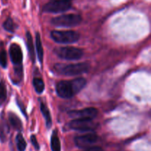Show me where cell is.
<instances>
[{
	"mask_svg": "<svg viewBox=\"0 0 151 151\" xmlns=\"http://www.w3.org/2000/svg\"><path fill=\"white\" fill-rule=\"evenodd\" d=\"M86 85V80L83 78H75L71 81H62L56 85V92L61 98L69 99L82 91Z\"/></svg>",
	"mask_w": 151,
	"mask_h": 151,
	"instance_id": "1",
	"label": "cell"
},
{
	"mask_svg": "<svg viewBox=\"0 0 151 151\" xmlns=\"http://www.w3.org/2000/svg\"><path fill=\"white\" fill-rule=\"evenodd\" d=\"M90 69V64L88 63H72V64H64V63H57L55 65L54 70L56 73L66 76H75L88 72Z\"/></svg>",
	"mask_w": 151,
	"mask_h": 151,
	"instance_id": "2",
	"label": "cell"
},
{
	"mask_svg": "<svg viewBox=\"0 0 151 151\" xmlns=\"http://www.w3.org/2000/svg\"><path fill=\"white\" fill-rule=\"evenodd\" d=\"M82 22V17L78 14H64L53 18L51 23L60 27H73L79 25Z\"/></svg>",
	"mask_w": 151,
	"mask_h": 151,
	"instance_id": "3",
	"label": "cell"
},
{
	"mask_svg": "<svg viewBox=\"0 0 151 151\" xmlns=\"http://www.w3.org/2000/svg\"><path fill=\"white\" fill-rule=\"evenodd\" d=\"M50 36L53 41L58 44H73L79 40L80 34L72 30H53L50 32Z\"/></svg>",
	"mask_w": 151,
	"mask_h": 151,
	"instance_id": "4",
	"label": "cell"
},
{
	"mask_svg": "<svg viewBox=\"0 0 151 151\" xmlns=\"http://www.w3.org/2000/svg\"><path fill=\"white\" fill-rule=\"evenodd\" d=\"M55 53L61 59L68 60H79L83 55V50L73 47H59L55 50Z\"/></svg>",
	"mask_w": 151,
	"mask_h": 151,
	"instance_id": "5",
	"label": "cell"
},
{
	"mask_svg": "<svg viewBox=\"0 0 151 151\" xmlns=\"http://www.w3.org/2000/svg\"><path fill=\"white\" fill-rule=\"evenodd\" d=\"M72 7V3L67 0H52L43 7V10L47 13H63Z\"/></svg>",
	"mask_w": 151,
	"mask_h": 151,
	"instance_id": "6",
	"label": "cell"
},
{
	"mask_svg": "<svg viewBox=\"0 0 151 151\" xmlns=\"http://www.w3.org/2000/svg\"><path fill=\"white\" fill-rule=\"evenodd\" d=\"M69 128L79 131H93L99 126L91 119H74L69 123Z\"/></svg>",
	"mask_w": 151,
	"mask_h": 151,
	"instance_id": "7",
	"label": "cell"
},
{
	"mask_svg": "<svg viewBox=\"0 0 151 151\" xmlns=\"http://www.w3.org/2000/svg\"><path fill=\"white\" fill-rule=\"evenodd\" d=\"M98 114V111L94 108H87L81 110H72L68 112V115L75 119H91Z\"/></svg>",
	"mask_w": 151,
	"mask_h": 151,
	"instance_id": "8",
	"label": "cell"
},
{
	"mask_svg": "<svg viewBox=\"0 0 151 151\" xmlns=\"http://www.w3.org/2000/svg\"><path fill=\"white\" fill-rule=\"evenodd\" d=\"M98 139L97 134L94 133L85 134V135L77 136L74 139L75 145L81 149H86L96 143Z\"/></svg>",
	"mask_w": 151,
	"mask_h": 151,
	"instance_id": "9",
	"label": "cell"
},
{
	"mask_svg": "<svg viewBox=\"0 0 151 151\" xmlns=\"http://www.w3.org/2000/svg\"><path fill=\"white\" fill-rule=\"evenodd\" d=\"M10 60L15 66H21L22 65L23 60V53L20 46L17 44H12L9 49Z\"/></svg>",
	"mask_w": 151,
	"mask_h": 151,
	"instance_id": "10",
	"label": "cell"
},
{
	"mask_svg": "<svg viewBox=\"0 0 151 151\" xmlns=\"http://www.w3.org/2000/svg\"><path fill=\"white\" fill-rule=\"evenodd\" d=\"M40 109H41V113H42L43 116H44V119H45L46 126H47L48 129H50L52 126V123L50 110H49L47 105L45 103H42V102H41V103H40Z\"/></svg>",
	"mask_w": 151,
	"mask_h": 151,
	"instance_id": "11",
	"label": "cell"
},
{
	"mask_svg": "<svg viewBox=\"0 0 151 151\" xmlns=\"http://www.w3.org/2000/svg\"><path fill=\"white\" fill-rule=\"evenodd\" d=\"M27 38V47L28 52H29V55L30 58V60L32 63H35V49H34V44L32 37L31 33L27 31L26 32Z\"/></svg>",
	"mask_w": 151,
	"mask_h": 151,
	"instance_id": "12",
	"label": "cell"
},
{
	"mask_svg": "<svg viewBox=\"0 0 151 151\" xmlns=\"http://www.w3.org/2000/svg\"><path fill=\"white\" fill-rule=\"evenodd\" d=\"M8 119L10 124L15 130H16V131H22V122L17 115H16L13 112H10L8 114Z\"/></svg>",
	"mask_w": 151,
	"mask_h": 151,
	"instance_id": "13",
	"label": "cell"
},
{
	"mask_svg": "<svg viewBox=\"0 0 151 151\" xmlns=\"http://www.w3.org/2000/svg\"><path fill=\"white\" fill-rule=\"evenodd\" d=\"M35 47H36L38 59L40 63H41V64H42L43 60H44V50H43L41 35H40L39 32H36V35H35Z\"/></svg>",
	"mask_w": 151,
	"mask_h": 151,
	"instance_id": "14",
	"label": "cell"
},
{
	"mask_svg": "<svg viewBox=\"0 0 151 151\" xmlns=\"http://www.w3.org/2000/svg\"><path fill=\"white\" fill-rule=\"evenodd\" d=\"M50 146L52 151H61L60 139L58 137L57 130H54L50 139Z\"/></svg>",
	"mask_w": 151,
	"mask_h": 151,
	"instance_id": "15",
	"label": "cell"
},
{
	"mask_svg": "<svg viewBox=\"0 0 151 151\" xmlns=\"http://www.w3.org/2000/svg\"><path fill=\"white\" fill-rule=\"evenodd\" d=\"M10 132V127L4 119L0 123V140L1 142H4L7 140V134Z\"/></svg>",
	"mask_w": 151,
	"mask_h": 151,
	"instance_id": "16",
	"label": "cell"
},
{
	"mask_svg": "<svg viewBox=\"0 0 151 151\" xmlns=\"http://www.w3.org/2000/svg\"><path fill=\"white\" fill-rule=\"evenodd\" d=\"M32 85H33L35 91L38 94H42L43 91L45 89V85L42 79L39 78H34L32 80Z\"/></svg>",
	"mask_w": 151,
	"mask_h": 151,
	"instance_id": "17",
	"label": "cell"
},
{
	"mask_svg": "<svg viewBox=\"0 0 151 151\" xmlns=\"http://www.w3.org/2000/svg\"><path fill=\"white\" fill-rule=\"evenodd\" d=\"M16 147L19 151H25L27 147V142L22 134H18L16 137Z\"/></svg>",
	"mask_w": 151,
	"mask_h": 151,
	"instance_id": "18",
	"label": "cell"
},
{
	"mask_svg": "<svg viewBox=\"0 0 151 151\" xmlns=\"http://www.w3.org/2000/svg\"><path fill=\"white\" fill-rule=\"evenodd\" d=\"M13 81L14 83L18 84L23 78V68L22 65L21 66H16L14 69V75H13Z\"/></svg>",
	"mask_w": 151,
	"mask_h": 151,
	"instance_id": "19",
	"label": "cell"
},
{
	"mask_svg": "<svg viewBox=\"0 0 151 151\" xmlns=\"http://www.w3.org/2000/svg\"><path fill=\"white\" fill-rule=\"evenodd\" d=\"M3 27L7 32L13 33V32H15V30H16V24L11 18L8 17L6 19L5 22H4V24H3Z\"/></svg>",
	"mask_w": 151,
	"mask_h": 151,
	"instance_id": "20",
	"label": "cell"
},
{
	"mask_svg": "<svg viewBox=\"0 0 151 151\" xmlns=\"http://www.w3.org/2000/svg\"><path fill=\"white\" fill-rule=\"evenodd\" d=\"M7 99V88L3 81L0 82V105L3 104Z\"/></svg>",
	"mask_w": 151,
	"mask_h": 151,
	"instance_id": "21",
	"label": "cell"
},
{
	"mask_svg": "<svg viewBox=\"0 0 151 151\" xmlns=\"http://www.w3.org/2000/svg\"><path fill=\"white\" fill-rule=\"evenodd\" d=\"M0 65L3 68L7 67V52L4 50H1L0 51Z\"/></svg>",
	"mask_w": 151,
	"mask_h": 151,
	"instance_id": "22",
	"label": "cell"
},
{
	"mask_svg": "<svg viewBox=\"0 0 151 151\" xmlns=\"http://www.w3.org/2000/svg\"><path fill=\"white\" fill-rule=\"evenodd\" d=\"M30 141H31V143H32V145H33V147H35V150H39L40 149V145L39 144H38V141H37V139L36 137H35V135H32L30 137Z\"/></svg>",
	"mask_w": 151,
	"mask_h": 151,
	"instance_id": "23",
	"label": "cell"
},
{
	"mask_svg": "<svg viewBox=\"0 0 151 151\" xmlns=\"http://www.w3.org/2000/svg\"><path fill=\"white\" fill-rule=\"evenodd\" d=\"M16 103H17L18 106H19V109H21V111H22L23 114L27 117V114H26V110H25V107H24V106L23 103H22L21 100H19V99H17V100H16Z\"/></svg>",
	"mask_w": 151,
	"mask_h": 151,
	"instance_id": "24",
	"label": "cell"
},
{
	"mask_svg": "<svg viewBox=\"0 0 151 151\" xmlns=\"http://www.w3.org/2000/svg\"><path fill=\"white\" fill-rule=\"evenodd\" d=\"M83 151H104L102 147H97V146H95V147H88V148L85 149Z\"/></svg>",
	"mask_w": 151,
	"mask_h": 151,
	"instance_id": "25",
	"label": "cell"
},
{
	"mask_svg": "<svg viewBox=\"0 0 151 151\" xmlns=\"http://www.w3.org/2000/svg\"><path fill=\"white\" fill-rule=\"evenodd\" d=\"M67 1H70V0H67Z\"/></svg>",
	"mask_w": 151,
	"mask_h": 151,
	"instance_id": "26",
	"label": "cell"
}]
</instances>
